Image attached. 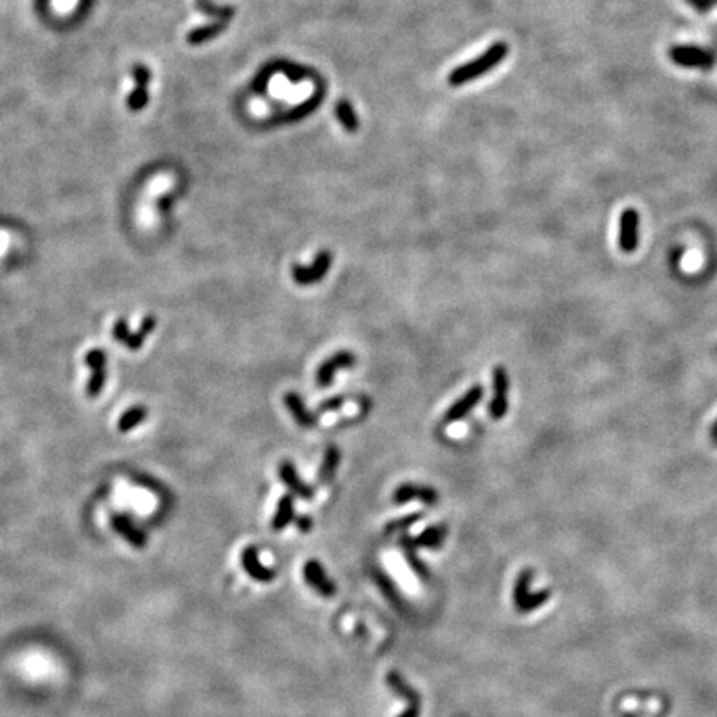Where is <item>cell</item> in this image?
<instances>
[{"label":"cell","mask_w":717,"mask_h":717,"mask_svg":"<svg viewBox=\"0 0 717 717\" xmlns=\"http://www.w3.org/2000/svg\"><path fill=\"white\" fill-rule=\"evenodd\" d=\"M508 55V45L503 42L493 43L492 47H488L483 52V55L472 60V62L465 63V65L457 67L455 70L450 71L448 75V83L452 87H460L464 83L472 82L473 78L481 77L487 71L493 70L500 62H503Z\"/></svg>","instance_id":"cell-1"},{"label":"cell","mask_w":717,"mask_h":717,"mask_svg":"<svg viewBox=\"0 0 717 717\" xmlns=\"http://www.w3.org/2000/svg\"><path fill=\"white\" fill-rule=\"evenodd\" d=\"M334 256L332 253L328 249L319 251L317 256L314 258V261L309 266L302 264H294L291 269V276H293L294 282L299 286H312L321 282L322 279L328 276L330 266H332Z\"/></svg>","instance_id":"cell-2"},{"label":"cell","mask_w":717,"mask_h":717,"mask_svg":"<svg viewBox=\"0 0 717 717\" xmlns=\"http://www.w3.org/2000/svg\"><path fill=\"white\" fill-rule=\"evenodd\" d=\"M493 396L488 404V416L493 420H501L508 412V394H510V377L508 370L503 365H497L492 374Z\"/></svg>","instance_id":"cell-3"},{"label":"cell","mask_w":717,"mask_h":717,"mask_svg":"<svg viewBox=\"0 0 717 717\" xmlns=\"http://www.w3.org/2000/svg\"><path fill=\"white\" fill-rule=\"evenodd\" d=\"M669 57L676 65L684 69H701L709 70L716 63V57L712 52L699 49L692 45H677L669 50Z\"/></svg>","instance_id":"cell-4"},{"label":"cell","mask_w":717,"mask_h":717,"mask_svg":"<svg viewBox=\"0 0 717 717\" xmlns=\"http://www.w3.org/2000/svg\"><path fill=\"white\" fill-rule=\"evenodd\" d=\"M356 362H357L356 354L350 352V350H339V352L332 354V356L326 358V361L317 367L316 385L319 389L330 387L339 370L352 369L354 365H356Z\"/></svg>","instance_id":"cell-5"},{"label":"cell","mask_w":717,"mask_h":717,"mask_svg":"<svg viewBox=\"0 0 717 717\" xmlns=\"http://www.w3.org/2000/svg\"><path fill=\"white\" fill-rule=\"evenodd\" d=\"M617 242L626 254H633L639 246V213L635 208H626L621 213Z\"/></svg>","instance_id":"cell-6"},{"label":"cell","mask_w":717,"mask_h":717,"mask_svg":"<svg viewBox=\"0 0 717 717\" xmlns=\"http://www.w3.org/2000/svg\"><path fill=\"white\" fill-rule=\"evenodd\" d=\"M483 396H485L483 385H480V384L472 385V387H470L467 392L464 394V396L458 398L455 404H452L447 409V412H445V417H444L445 424H453V422H458V420H462V418L470 416V412H472V410L475 409L481 400H483Z\"/></svg>","instance_id":"cell-7"},{"label":"cell","mask_w":717,"mask_h":717,"mask_svg":"<svg viewBox=\"0 0 717 717\" xmlns=\"http://www.w3.org/2000/svg\"><path fill=\"white\" fill-rule=\"evenodd\" d=\"M131 75L137 80V89L130 93L128 100H126V105H128V110L131 111H141L148 105L150 100L148 85L151 80V71L148 67L143 65V63H137V65L131 67Z\"/></svg>","instance_id":"cell-8"},{"label":"cell","mask_w":717,"mask_h":717,"mask_svg":"<svg viewBox=\"0 0 717 717\" xmlns=\"http://www.w3.org/2000/svg\"><path fill=\"white\" fill-rule=\"evenodd\" d=\"M392 500L397 505H404L410 500H422L427 505H435L438 501V493L432 487H424V485L417 483H404L396 488Z\"/></svg>","instance_id":"cell-9"},{"label":"cell","mask_w":717,"mask_h":717,"mask_svg":"<svg viewBox=\"0 0 717 717\" xmlns=\"http://www.w3.org/2000/svg\"><path fill=\"white\" fill-rule=\"evenodd\" d=\"M279 478H281L282 483L289 488V492L293 493V495L304 498V500H310V498L314 497V490L301 480L293 462L284 460L279 465Z\"/></svg>","instance_id":"cell-10"},{"label":"cell","mask_w":717,"mask_h":717,"mask_svg":"<svg viewBox=\"0 0 717 717\" xmlns=\"http://www.w3.org/2000/svg\"><path fill=\"white\" fill-rule=\"evenodd\" d=\"M284 405L301 429H312L316 425V416L308 409L297 392H288L284 396Z\"/></svg>","instance_id":"cell-11"},{"label":"cell","mask_w":717,"mask_h":717,"mask_svg":"<svg viewBox=\"0 0 717 717\" xmlns=\"http://www.w3.org/2000/svg\"><path fill=\"white\" fill-rule=\"evenodd\" d=\"M304 578L308 580V583L312 588H316L321 595L324 596H332L336 593V587H334L332 581L326 576L324 569L317 561H309L304 567Z\"/></svg>","instance_id":"cell-12"},{"label":"cell","mask_w":717,"mask_h":717,"mask_svg":"<svg viewBox=\"0 0 717 717\" xmlns=\"http://www.w3.org/2000/svg\"><path fill=\"white\" fill-rule=\"evenodd\" d=\"M445 535H447V527L445 525H438V527L429 528L427 532L422 533L418 538H402V547L405 549H412L416 547H437L444 541Z\"/></svg>","instance_id":"cell-13"},{"label":"cell","mask_w":717,"mask_h":717,"mask_svg":"<svg viewBox=\"0 0 717 717\" xmlns=\"http://www.w3.org/2000/svg\"><path fill=\"white\" fill-rule=\"evenodd\" d=\"M87 364L91 367L89 394L90 396H97L103 387V382H105V356H103L102 350H91L87 356Z\"/></svg>","instance_id":"cell-14"},{"label":"cell","mask_w":717,"mask_h":717,"mask_svg":"<svg viewBox=\"0 0 717 717\" xmlns=\"http://www.w3.org/2000/svg\"><path fill=\"white\" fill-rule=\"evenodd\" d=\"M528 578L530 575L528 573H523V575L520 576V580H518L516 583V589H515V601H516V606L520 609H523V611H527V609H533L536 608L538 604L543 603L545 600H547V593H540V595H530L528 591Z\"/></svg>","instance_id":"cell-15"},{"label":"cell","mask_w":717,"mask_h":717,"mask_svg":"<svg viewBox=\"0 0 717 717\" xmlns=\"http://www.w3.org/2000/svg\"><path fill=\"white\" fill-rule=\"evenodd\" d=\"M339 465H341V448L337 445H329L326 448L324 458H322L321 468H319V481L322 485L330 483L336 477Z\"/></svg>","instance_id":"cell-16"},{"label":"cell","mask_w":717,"mask_h":717,"mask_svg":"<svg viewBox=\"0 0 717 717\" xmlns=\"http://www.w3.org/2000/svg\"><path fill=\"white\" fill-rule=\"evenodd\" d=\"M155 324H157V321H155L153 317H148V319H146L145 324H143L141 330H139V334H126L125 324H123V322H118V324L115 326V337H117L118 341L125 342V344L128 345V348L138 349L139 344H141L143 339H145L151 332V330H153Z\"/></svg>","instance_id":"cell-17"},{"label":"cell","mask_w":717,"mask_h":717,"mask_svg":"<svg viewBox=\"0 0 717 717\" xmlns=\"http://www.w3.org/2000/svg\"><path fill=\"white\" fill-rule=\"evenodd\" d=\"M242 565H244V568L248 569L249 575L256 578V580L264 581V580H271V578L274 576L273 569H268L261 565V561H259V558H258L256 548H248L244 553H242Z\"/></svg>","instance_id":"cell-18"},{"label":"cell","mask_w":717,"mask_h":717,"mask_svg":"<svg viewBox=\"0 0 717 717\" xmlns=\"http://www.w3.org/2000/svg\"><path fill=\"white\" fill-rule=\"evenodd\" d=\"M294 520V498L291 495H284L279 500L276 513L273 518V528L279 532V530L286 528L291 521Z\"/></svg>","instance_id":"cell-19"},{"label":"cell","mask_w":717,"mask_h":717,"mask_svg":"<svg viewBox=\"0 0 717 717\" xmlns=\"http://www.w3.org/2000/svg\"><path fill=\"white\" fill-rule=\"evenodd\" d=\"M226 29V22H218V23H213V25H206V27H198V29L191 30L188 35H186V40H188L190 45H201V43L208 42V40L211 38H216L218 35H221L223 32H225Z\"/></svg>","instance_id":"cell-20"},{"label":"cell","mask_w":717,"mask_h":717,"mask_svg":"<svg viewBox=\"0 0 717 717\" xmlns=\"http://www.w3.org/2000/svg\"><path fill=\"white\" fill-rule=\"evenodd\" d=\"M336 115H337L339 122H341V125L344 126L345 130L356 131L358 128V118H357L356 111H354V109H352V105H350L349 100H341V102L337 103Z\"/></svg>","instance_id":"cell-21"},{"label":"cell","mask_w":717,"mask_h":717,"mask_svg":"<svg viewBox=\"0 0 717 717\" xmlns=\"http://www.w3.org/2000/svg\"><path fill=\"white\" fill-rule=\"evenodd\" d=\"M198 9L206 12L208 15H216V17L221 19L223 22L229 20L234 14V10L229 9V7H216V5H213L209 0H198Z\"/></svg>","instance_id":"cell-22"},{"label":"cell","mask_w":717,"mask_h":717,"mask_svg":"<svg viewBox=\"0 0 717 717\" xmlns=\"http://www.w3.org/2000/svg\"><path fill=\"white\" fill-rule=\"evenodd\" d=\"M146 417V412L143 409H133V410H128V412L125 413L122 418H120L118 422V429L122 430V432H126V430L133 429L135 425L139 424V422L143 420V418Z\"/></svg>","instance_id":"cell-23"},{"label":"cell","mask_w":717,"mask_h":717,"mask_svg":"<svg viewBox=\"0 0 717 717\" xmlns=\"http://www.w3.org/2000/svg\"><path fill=\"white\" fill-rule=\"evenodd\" d=\"M418 518H420V513H413V515L400 518V520L390 521L387 527H385V532H387V535H392V533H397V532H404V530L412 527Z\"/></svg>","instance_id":"cell-24"},{"label":"cell","mask_w":717,"mask_h":717,"mask_svg":"<svg viewBox=\"0 0 717 717\" xmlns=\"http://www.w3.org/2000/svg\"><path fill=\"white\" fill-rule=\"evenodd\" d=\"M348 400L344 396H336V397H330V398H326L324 402H322L321 405L317 407V412L319 413H328V412H334V410L341 409L342 405H344V402Z\"/></svg>","instance_id":"cell-25"},{"label":"cell","mask_w":717,"mask_h":717,"mask_svg":"<svg viewBox=\"0 0 717 717\" xmlns=\"http://www.w3.org/2000/svg\"><path fill=\"white\" fill-rule=\"evenodd\" d=\"M687 2L691 3V5L694 7L696 10H699V12H707V10H711L712 7L716 5L717 0H687Z\"/></svg>","instance_id":"cell-26"},{"label":"cell","mask_w":717,"mask_h":717,"mask_svg":"<svg viewBox=\"0 0 717 717\" xmlns=\"http://www.w3.org/2000/svg\"><path fill=\"white\" fill-rule=\"evenodd\" d=\"M297 527L301 532H309L310 527H312V520H310L309 516H299L297 518Z\"/></svg>","instance_id":"cell-27"},{"label":"cell","mask_w":717,"mask_h":717,"mask_svg":"<svg viewBox=\"0 0 717 717\" xmlns=\"http://www.w3.org/2000/svg\"><path fill=\"white\" fill-rule=\"evenodd\" d=\"M711 437L717 438V420L712 424V427H711Z\"/></svg>","instance_id":"cell-28"},{"label":"cell","mask_w":717,"mask_h":717,"mask_svg":"<svg viewBox=\"0 0 717 717\" xmlns=\"http://www.w3.org/2000/svg\"><path fill=\"white\" fill-rule=\"evenodd\" d=\"M714 444H716V445H717V438H714Z\"/></svg>","instance_id":"cell-29"}]
</instances>
